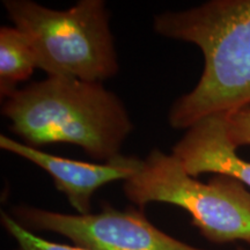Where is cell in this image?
<instances>
[{
	"instance_id": "52a82bcc",
	"label": "cell",
	"mask_w": 250,
	"mask_h": 250,
	"mask_svg": "<svg viewBox=\"0 0 250 250\" xmlns=\"http://www.w3.org/2000/svg\"><path fill=\"white\" fill-rule=\"evenodd\" d=\"M236 148L228 136L225 115L218 114L189 127L171 154L193 177L206 173L226 175L250 189V161L240 158Z\"/></svg>"
},
{
	"instance_id": "7a4b0ae2",
	"label": "cell",
	"mask_w": 250,
	"mask_h": 250,
	"mask_svg": "<svg viewBox=\"0 0 250 250\" xmlns=\"http://www.w3.org/2000/svg\"><path fill=\"white\" fill-rule=\"evenodd\" d=\"M2 116L11 130L31 147L72 144L90 158L111 161L121 155L133 130L126 108L102 83L71 77H48L6 99Z\"/></svg>"
},
{
	"instance_id": "8fae6325",
	"label": "cell",
	"mask_w": 250,
	"mask_h": 250,
	"mask_svg": "<svg viewBox=\"0 0 250 250\" xmlns=\"http://www.w3.org/2000/svg\"><path fill=\"white\" fill-rule=\"evenodd\" d=\"M239 250H243V249H239Z\"/></svg>"
},
{
	"instance_id": "277c9868",
	"label": "cell",
	"mask_w": 250,
	"mask_h": 250,
	"mask_svg": "<svg viewBox=\"0 0 250 250\" xmlns=\"http://www.w3.org/2000/svg\"><path fill=\"white\" fill-rule=\"evenodd\" d=\"M123 189L142 208L148 203H166L186 210L208 241L250 243V192L233 177L217 175L202 182L188 174L174 154L154 148L124 181Z\"/></svg>"
},
{
	"instance_id": "3957f363",
	"label": "cell",
	"mask_w": 250,
	"mask_h": 250,
	"mask_svg": "<svg viewBox=\"0 0 250 250\" xmlns=\"http://www.w3.org/2000/svg\"><path fill=\"white\" fill-rule=\"evenodd\" d=\"M14 26L28 37L37 67L48 77L102 83L118 72L109 13L103 0H80L56 11L31 0H4Z\"/></svg>"
},
{
	"instance_id": "ba28073f",
	"label": "cell",
	"mask_w": 250,
	"mask_h": 250,
	"mask_svg": "<svg viewBox=\"0 0 250 250\" xmlns=\"http://www.w3.org/2000/svg\"><path fill=\"white\" fill-rule=\"evenodd\" d=\"M37 67L28 37L17 27L0 28V96L8 99Z\"/></svg>"
},
{
	"instance_id": "9c48e42d",
	"label": "cell",
	"mask_w": 250,
	"mask_h": 250,
	"mask_svg": "<svg viewBox=\"0 0 250 250\" xmlns=\"http://www.w3.org/2000/svg\"><path fill=\"white\" fill-rule=\"evenodd\" d=\"M0 217L2 226L17 242L18 250H85L76 246L62 245L42 239L19 224L13 217L4 211H1Z\"/></svg>"
},
{
	"instance_id": "5b68a950",
	"label": "cell",
	"mask_w": 250,
	"mask_h": 250,
	"mask_svg": "<svg viewBox=\"0 0 250 250\" xmlns=\"http://www.w3.org/2000/svg\"><path fill=\"white\" fill-rule=\"evenodd\" d=\"M13 218L27 229L61 234L85 250H203L162 232L142 210H117L107 203L95 214L21 205L13 210Z\"/></svg>"
},
{
	"instance_id": "8992f818",
	"label": "cell",
	"mask_w": 250,
	"mask_h": 250,
	"mask_svg": "<svg viewBox=\"0 0 250 250\" xmlns=\"http://www.w3.org/2000/svg\"><path fill=\"white\" fill-rule=\"evenodd\" d=\"M0 147L27 159L45 170L52 177L56 188L65 193L68 203L78 211V214L92 213L94 192L108 183L129 180L137 173L142 164V160L134 156L122 154L105 164L72 160L40 151L5 134L0 136Z\"/></svg>"
},
{
	"instance_id": "30bf717a",
	"label": "cell",
	"mask_w": 250,
	"mask_h": 250,
	"mask_svg": "<svg viewBox=\"0 0 250 250\" xmlns=\"http://www.w3.org/2000/svg\"><path fill=\"white\" fill-rule=\"evenodd\" d=\"M225 115L228 136L236 147L250 145V107L237 109Z\"/></svg>"
},
{
	"instance_id": "6da1fadb",
	"label": "cell",
	"mask_w": 250,
	"mask_h": 250,
	"mask_svg": "<svg viewBox=\"0 0 250 250\" xmlns=\"http://www.w3.org/2000/svg\"><path fill=\"white\" fill-rule=\"evenodd\" d=\"M154 30L196 44L204 70L191 92L171 105L174 129H189L203 118L250 107V0H211L154 18Z\"/></svg>"
}]
</instances>
